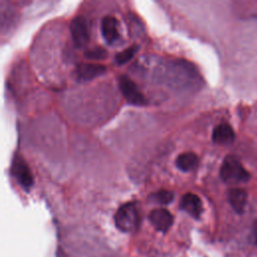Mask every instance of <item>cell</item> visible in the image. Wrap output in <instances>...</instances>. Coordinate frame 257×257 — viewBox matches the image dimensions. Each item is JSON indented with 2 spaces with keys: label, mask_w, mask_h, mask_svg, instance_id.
Instances as JSON below:
<instances>
[{
  "label": "cell",
  "mask_w": 257,
  "mask_h": 257,
  "mask_svg": "<svg viewBox=\"0 0 257 257\" xmlns=\"http://www.w3.org/2000/svg\"><path fill=\"white\" fill-rule=\"evenodd\" d=\"M220 177L225 183L238 184L247 182L250 179V174L237 158L227 156L221 165Z\"/></svg>",
  "instance_id": "1"
},
{
  "label": "cell",
  "mask_w": 257,
  "mask_h": 257,
  "mask_svg": "<svg viewBox=\"0 0 257 257\" xmlns=\"http://www.w3.org/2000/svg\"><path fill=\"white\" fill-rule=\"evenodd\" d=\"M114 223L118 230L122 232L134 231L139 223V213L133 203H125L121 205L115 215Z\"/></svg>",
  "instance_id": "2"
},
{
  "label": "cell",
  "mask_w": 257,
  "mask_h": 257,
  "mask_svg": "<svg viewBox=\"0 0 257 257\" xmlns=\"http://www.w3.org/2000/svg\"><path fill=\"white\" fill-rule=\"evenodd\" d=\"M149 220L153 227L159 232H167L173 224L174 217L167 209H155L149 215Z\"/></svg>",
  "instance_id": "6"
},
{
  "label": "cell",
  "mask_w": 257,
  "mask_h": 257,
  "mask_svg": "<svg viewBox=\"0 0 257 257\" xmlns=\"http://www.w3.org/2000/svg\"><path fill=\"white\" fill-rule=\"evenodd\" d=\"M228 200L235 212L241 214L243 213L247 203V193L245 190L240 188L231 189L228 192Z\"/></svg>",
  "instance_id": "11"
},
{
  "label": "cell",
  "mask_w": 257,
  "mask_h": 257,
  "mask_svg": "<svg viewBox=\"0 0 257 257\" xmlns=\"http://www.w3.org/2000/svg\"><path fill=\"white\" fill-rule=\"evenodd\" d=\"M105 71L106 67L102 64L79 63L75 67V76L78 81H86L102 75Z\"/></svg>",
  "instance_id": "7"
},
{
  "label": "cell",
  "mask_w": 257,
  "mask_h": 257,
  "mask_svg": "<svg viewBox=\"0 0 257 257\" xmlns=\"http://www.w3.org/2000/svg\"><path fill=\"white\" fill-rule=\"evenodd\" d=\"M101 33L108 44H114L118 38V21L114 16H104L101 20Z\"/></svg>",
  "instance_id": "9"
},
{
  "label": "cell",
  "mask_w": 257,
  "mask_h": 257,
  "mask_svg": "<svg viewBox=\"0 0 257 257\" xmlns=\"http://www.w3.org/2000/svg\"><path fill=\"white\" fill-rule=\"evenodd\" d=\"M119 89L127 102L134 105H145L147 103L144 94L139 90L136 83L126 75L118 76Z\"/></svg>",
  "instance_id": "3"
},
{
  "label": "cell",
  "mask_w": 257,
  "mask_h": 257,
  "mask_svg": "<svg viewBox=\"0 0 257 257\" xmlns=\"http://www.w3.org/2000/svg\"><path fill=\"white\" fill-rule=\"evenodd\" d=\"M251 238H252V242L254 243V245L257 246V219L255 220V222L253 224V227H252Z\"/></svg>",
  "instance_id": "16"
},
{
  "label": "cell",
  "mask_w": 257,
  "mask_h": 257,
  "mask_svg": "<svg viewBox=\"0 0 257 257\" xmlns=\"http://www.w3.org/2000/svg\"><path fill=\"white\" fill-rule=\"evenodd\" d=\"M199 164V159L195 153L187 152L180 154L176 159V166L183 172L194 171Z\"/></svg>",
  "instance_id": "12"
},
{
  "label": "cell",
  "mask_w": 257,
  "mask_h": 257,
  "mask_svg": "<svg viewBox=\"0 0 257 257\" xmlns=\"http://www.w3.org/2000/svg\"><path fill=\"white\" fill-rule=\"evenodd\" d=\"M151 199L153 202L161 204V205H168L172 203L174 200V193L169 190H159L151 195Z\"/></svg>",
  "instance_id": "13"
},
{
  "label": "cell",
  "mask_w": 257,
  "mask_h": 257,
  "mask_svg": "<svg viewBox=\"0 0 257 257\" xmlns=\"http://www.w3.org/2000/svg\"><path fill=\"white\" fill-rule=\"evenodd\" d=\"M180 207L182 210H184L190 216L196 219H198L203 212V205L201 199L193 193H187L183 195V197L181 198Z\"/></svg>",
  "instance_id": "8"
},
{
  "label": "cell",
  "mask_w": 257,
  "mask_h": 257,
  "mask_svg": "<svg viewBox=\"0 0 257 257\" xmlns=\"http://www.w3.org/2000/svg\"><path fill=\"white\" fill-rule=\"evenodd\" d=\"M70 33L76 47H84L89 40L88 25L84 17L76 16L70 23Z\"/></svg>",
  "instance_id": "5"
},
{
  "label": "cell",
  "mask_w": 257,
  "mask_h": 257,
  "mask_svg": "<svg viewBox=\"0 0 257 257\" xmlns=\"http://www.w3.org/2000/svg\"><path fill=\"white\" fill-rule=\"evenodd\" d=\"M107 55V52L105 49L101 47H94L92 49L86 50L84 52V56L88 59H93V60H99L105 58Z\"/></svg>",
  "instance_id": "15"
},
{
  "label": "cell",
  "mask_w": 257,
  "mask_h": 257,
  "mask_svg": "<svg viewBox=\"0 0 257 257\" xmlns=\"http://www.w3.org/2000/svg\"><path fill=\"white\" fill-rule=\"evenodd\" d=\"M11 173L18 184L24 189L29 190L33 185V177L29 170V167L23 159L20 157H15L12 162Z\"/></svg>",
  "instance_id": "4"
},
{
  "label": "cell",
  "mask_w": 257,
  "mask_h": 257,
  "mask_svg": "<svg viewBox=\"0 0 257 257\" xmlns=\"http://www.w3.org/2000/svg\"><path fill=\"white\" fill-rule=\"evenodd\" d=\"M212 140L218 145H230L235 140V133L230 124L223 122L215 126L212 134Z\"/></svg>",
  "instance_id": "10"
},
{
  "label": "cell",
  "mask_w": 257,
  "mask_h": 257,
  "mask_svg": "<svg viewBox=\"0 0 257 257\" xmlns=\"http://www.w3.org/2000/svg\"><path fill=\"white\" fill-rule=\"evenodd\" d=\"M138 51V46L137 45H133L118 53H116L115 55V62L118 64V65H121V64H124L126 63L128 60H131L133 58V56L135 55V53Z\"/></svg>",
  "instance_id": "14"
}]
</instances>
